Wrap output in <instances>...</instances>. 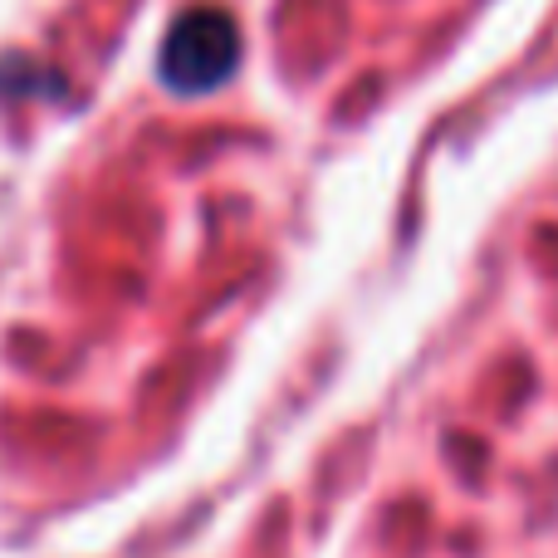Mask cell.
<instances>
[{
	"mask_svg": "<svg viewBox=\"0 0 558 558\" xmlns=\"http://www.w3.org/2000/svg\"><path fill=\"white\" fill-rule=\"evenodd\" d=\"M241 69V25L221 5H192L172 20L157 74L172 94H211Z\"/></svg>",
	"mask_w": 558,
	"mask_h": 558,
	"instance_id": "obj_1",
	"label": "cell"
}]
</instances>
